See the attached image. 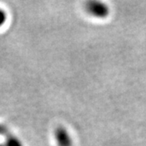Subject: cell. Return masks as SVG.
<instances>
[{
  "label": "cell",
  "instance_id": "2",
  "mask_svg": "<svg viewBox=\"0 0 146 146\" xmlns=\"http://www.w3.org/2000/svg\"><path fill=\"white\" fill-rule=\"evenodd\" d=\"M54 138L58 146H72V140L67 129L63 127H58L54 131Z\"/></svg>",
  "mask_w": 146,
  "mask_h": 146
},
{
  "label": "cell",
  "instance_id": "1",
  "mask_svg": "<svg viewBox=\"0 0 146 146\" xmlns=\"http://www.w3.org/2000/svg\"><path fill=\"white\" fill-rule=\"evenodd\" d=\"M85 9L91 16L103 19L109 15L110 10L105 3L99 1H89L85 4Z\"/></svg>",
  "mask_w": 146,
  "mask_h": 146
},
{
  "label": "cell",
  "instance_id": "3",
  "mask_svg": "<svg viewBox=\"0 0 146 146\" xmlns=\"http://www.w3.org/2000/svg\"><path fill=\"white\" fill-rule=\"evenodd\" d=\"M0 136H3L5 138L4 144H1L0 146H23L21 140H19L16 136H14L6 126L1 123H0Z\"/></svg>",
  "mask_w": 146,
  "mask_h": 146
},
{
  "label": "cell",
  "instance_id": "4",
  "mask_svg": "<svg viewBox=\"0 0 146 146\" xmlns=\"http://www.w3.org/2000/svg\"><path fill=\"white\" fill-rule=\"evenodd\" d=\"M7 13L4 10L0 8V27H2L7 21Z\"/></svg>",
  "mask_w": 146,
  "mask_h": 146
}]
</instances>
